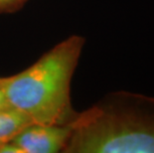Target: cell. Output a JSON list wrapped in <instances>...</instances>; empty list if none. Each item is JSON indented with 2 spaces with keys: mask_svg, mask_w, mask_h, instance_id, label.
Wrapping results in <instances>:
<instances>
[{
  "mask_svg": "<svg viewBox=\"0 0 154 153\" xmlns=\"http://www.w3.org/2000/svg\"><path fill=\"white\" fill-rule=\"evenodd\" d=\"M64 153H154V96L119 90L79 112Z\"/></svg>",
  "mask_w": 154,
  "mask_h": 153,
  "instance_id": "1",
  "label": "cell"
},
{
  "mask_svg": "<svg viewBox=\"0 0 154 153\" xmlns=\"http://www.w3.org/2000/svg\"><path fill=\"white\" fill-rule=\"evenodd\" d=\"M86 43L72 35L10 77H0V90L12 109L33 123L71 124L78 112L72 105L71 84Z\"/></svg>",
  "mask_w": 154,
  "mask_h": 153,
  "instance_id": "2",
  "label": "cell"
},
{
  "mask_svg": "<svg viewBox=\"0 0 154 153\" xmlns=\"http://www.w3.org/2000/svg\"><path fill=\"white\" fill-rule=\"evenodd\" d=\"M71 133V124L31 123L16 134L10 143L19 153H64Z\"/></svg>",
  "mask_w": 154,
  "mask_h": 153,
  "instance_id": "3",
  "label": "cell"
},
{
  "mask_svg": "<svg viewBox=\"0 0 154 153\" xmlns=\"http://www.w3.org/2000/svg\"><path fill=\"white\" fill-rule=\"evenodd\" d=\"M31 123L33 122L17 109L9 107L0 110V149Z\"/></svg>",
  "mask_w": 154,
  "mask_h": 153,
  "instance_id": "4",
  "label": "cell"
},
{
  "mask_svg": "<svg viewBox=\"0 0 154 153\" xmlns=\"http://www.w3.org/2000/svg\"><path fill=\"white\" fill-rule=\"evenodd\" d=\"M28 0H0V15L19 11Z\"/></svg>",
  "mask_w": 154,
  "mask_h": 153,
  "instance_id": "5",
  "label": "cell"
},
{
  "mask_svg": "<svg viewBox=\"0 0 154 153\" xmlns=\"http://www.w3.org/2000/svg\"><path fill=\"white\" fill-rule=\"evenodd\" d=\"M9 107H11V106H9L8 102L5 99L4 94H3V93L1 92V90H0V110L9 109Z\"/></svg>",
  "mask_w": 154,
  "mask_h": 153,
  "instance_id": "6",
  "label": "cell"
}]
</instances>
